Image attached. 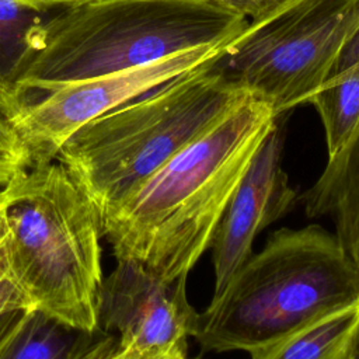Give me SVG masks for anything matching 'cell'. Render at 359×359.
<instances>
[{
	"instance_id": "6da1fadb",
	"label": "cell",
	"mask_w": 359,
	"mask_h": 359,
	"mask_svg": "<svg viewBox=\"0 0 359 359\" xmlns=\"http://www.w3.org/2000/svg\"><path fill=\"white\" fill-rule=\"evenodd\" d=\"M278 118L248 95L102 217L116 261H135L163 280L188 276L210 248L222 216Z\"/></svg>"
},
{
	"instance_id": "52a82bcc",
	"label": "cell",
	"mask_w": 359,
	"mask_h": 359,
	"mask_svg": "<svg viewBox=\"0 0 359 359\" xmlns=\"http://www.w3.org/2000/svg\"><path fill=\"white\" fill-rule=\"evenodd\" d=\"M233 39L195 46L143 66L49 88L6 109L3 116L24 144L29 164L52 161L63 143L83 125L175 77L219 60Z\"/></svg>"
},
{
	"instance_id": "3957f363",
	"label": "cell",
	"mask_w": 359,
	"mask_h": 359,
	"mask_svg": "<svg viewBox=\"0 0 359 359\" xmlns=\"http://www.w3.org/2000/svg\"><path fill=\"white\" fill-rule=\"evenodd\" d=\"M359 303V271L335 233L313 223L272 231L199 313L202 351L252 352Z\"/></svg>"
},
{
	"instance_id": "7c38bea8",
	"label": "cell",
	"mask_w": 359,
	"mask_h": 359,
	"mask_svg": "<svg viewBox=\"0 0 359 359\" xmlns=\"http://www.w3.org/2000/svg\"><path fill=\"white\" fill-rule=\"evenodd\" d=\"M94 332L66 325L32 309L1 351L0 359H77L94 341Z\"/></svg>"
},
{
	"instance_id": "d6986e66",
	"label": "cell",
	"mask_w": 359,
	"mask_h": 359,
	"mask_svg": "<svg viewBox=\"0 0 359 359\" xmlns=\"http://www.w3.org/2000/svg\"><path fill=\"white\" fill-rule=\"evenodd\" d=\"M27 311L28 310H18L0 316V353L17 332Z\"/></svg>"
},
{
	"instance_id": "277c9868",
	"label": "cell",
	"mask_w": 359,
	"mask_h": 359,
	"mask_svg": "<svg viewBox=\"0 0 359 359\" xmlns=\"http://www.w3.org/2000/svg\"><path fill=\"white\" fill-rule=\"evenodd\" d=\"M248 95L212 62L87 122L56 158L102 217Z\"/></svg>"
},
{
	"instance_id": "ba28073f",
	"label": "cell",
	"mask_w": 359,
	"mask_h": 359,
	"mask_svg": "<svg viewBox=\"0 0 359 359\" xmlns=\"http://www.w3.org/2000/svg\"><path fill=\"white\" fill-rule=\"evenodd\" d=\"M187 279L163 280L135 261H116L101 285L98 328L128 349L188 355L199 313L188 300Z\"/></svg>"
},
{
	"instance_id": "e0dca14e",
	"label": "cell",
	"mask_w": 359,
	"mask_h": 359,
	"mask_svg": "<svg viewBox=\"0 0 359 359\" xmlns=\"http://www.w3.org/2000/svg\"><path fill=\"white\" fill-rule=\"evenodd\" d=\"M223 8L243 17L248 22L265 20L290 0H210Z\"/></svg>"
},
{
	"instance_id": "4fadbf2b",
	"label": "cell",
	"mask_w": 359,
	"mask_h": 359,
	"mask_svg": "<svg viewBox=\"0 0 359 359\" xmlns=\"http://www.w3.org/2000/svg\"><path fill=\"white\" fill-rule=\"evenodd\" d=\"M316 202L341 224L359 233V128L311 185Z\"/></svg>"
},
{
	"instance_id": "8992f818",
	"label": "cell",
	"mask_w": 359,
	"mask_h": 359,
	"mask_svg": "<svg viewBox=\"0 0 359 359\" xmlns=\"http://www.w3.org/2000/svg\"><path fill=\"white\" fill-rule=\"evenodd\" d=\"M356 38L359 0H290L248 22L216 66L280 116L310 104Z\"/></svg>"
},
{
	"instance_id": "5b68a950",
	"label": "cell",
	"mask_w": 359,
	"mask_h": 359,
	"mask_svg": "<svg viewBox=\"0 0 359 359\" xmlns=\"http://www.w3.org/2000/svg\"><path fill=\"white\" fill-rule=\"evenodd\" d=\"M14 271L35 309L73 328L98 330L102 223L57 160L29 164L0 188Z\"/></svg>"
},
{
	"instance_id": "7402d4cb",
	"label": "cell",
	"mask_w": 359,
	"mask_h": 359,
	"mask_svg": "<svg viewBox=\"0 0 359 359\" xmlns=\"http://www.w3.org/2000/svg\"><path fill=\"white\" fill-rule=\"evenodd\" d=\"M344 359H359V332L355 337V339L352 341V344H351V346H349Z\"/></svg>"
},
{
	"instance_id": "ffe728a7",
	"label": "cell",
	"mask_w": 359,
	"mask_h": 359,
	"mask_svg": "<svg viewBox=\"0 0 359 359\" xmlns=\"http://www.w3.org/2000/svg\"><path fill=\"white\" fill-rule=\"evenodd\" d=\"M18 1L39 10H60V8L81 6L95 0H18Z\"/></svg>"
},
{
	"instance_id": "44dd1931",
	"label": "cell",
	"mask_w": 359,
	"mask_h": 359,
	"mask_svg": "<svg viewBox=\"0 0 359 359\" xmlns=\"http://www.w3.org/2000/svg\"><path fill=\"white\" fill-rule=\"evenodd\" d=\"M28 167V165H27ZM21 168H25L24 165H20L17 163H13V161H8V160H3L0 158V188H3L11 178L13 175L21 170Z\"/></svg>"
},
{
	"instance_id": "8fae6325",
	"label": "cell",
	"mask_w": 359,
	"mask_h": 359,
	"mask_svg": "<svg viewBox=\"0 0 359 359\" xmlns=\"http://www.w3.org/2000/svg\"><path fill=\"white\" fill-rule=\"evenodd\" d=\"M310 104L323 122L328 158L334 157L359 128V55L330 76Z\"/></svg>"
},
{
	"instance_id": "5bb4252c",
	"label": "cell",
	"mask_w": 359,
	"mask_h": 359,
	"mask_svg": "<svg viewBox=\"0 0 359 359\" xmlns=\"http://www.w3.org/2000/svg\"><path fill=\"white\" fill-rule=\"evenodd\" d=\"M55 10H39L18 0H0V101L11 91L38 27Z\"/></svg>"
},
{
	"instance_id": "9c48e42d",
	"label": "cell",
	"mask_w": 359,
	"mask_h": 359,
	"mask_svg": "<svg viewBox=\"0 0 359 359\" xmlns=\"http://www.w3.org/2000/svg\"><path fill=\"white\" fill-rule=\"evenodd\" d=\"M282 149L283 135L276 123L252 157L222 216L210 244L213 296L251 257L255 237L283 217L297 201L299 195L280 164Z\"/></svg>"
},
{
	"instance_id": "9a60e30c",
	"label": "cell",
	"mask_w": 359,
	"mask_h": 359,
	"mask_svg": "<svg viewBox=\"0 0 359 359\" xmlns=\"http://www.w3.org/2000/svg\"><path fill=\"white\" fill-rule=\"evenodd\" d=\"M32 309H35V304L18 279L11 262L10 231L0 203V316Z\"/></svg>"
},
{
	"instance_id": "ac0fdd59",
	"label": "cell",
	"mask_w": 359,
	"mask_h": 359,
	"mask_svg": "<svg viewBox=\"0 0 359 359\" xmlns=\"http://www.w3.org/2000/svg\"><path fill=\"white\" fill-rule=\"evenodd\" d=\"M0 158L17 163L20 165H29L28 153L20 137L0 112Z\"/></svg>"
},
{
	"instance_id": "30bf717a",
	"label": "cell",
	"mask_w": 359,
	"mask_h": 359,
	"mask_svg": "<svg viewBox=\"0 0 359 359\" xmlns=\"http://www.w3.org/2000/svg\"><path fill=\"white\" fill-rule=\"evenodd\" d=\"M359 332V303L324 314L250 352L251 359H344Z\"/></svg>"
},
{
	"instance_id": "7a4b0ae2",
	"label": "cell",
	"mask_w": 359,
	"mask_h": 359,
	"mask_svg": "<svg viewBox=\"0 0 359 359\" xmlns=\"http://www.w3.org/2000/svg\"><path fill=\"white\" fill-rule=\"evenodd\" d=\"M248 21L210 0H95L55 10L0 112L49 88L238 36Z\"/></svg>"
},
{
	"instance_id": "2e32d148",
	"label": "cell",
	"mask_w": 359,
	"mask_h": 359,
	"mask_svg": "<svg viewBox=\"0 0 359 359\" xmlns=\"http://www.w3.org/2000/svg\"><path fill=\"white\" fill-rule=\"evenodd\" d=\"M77 359H199L188 355H161L128 349L119 345L115 335L102 330L98 331L90 346Z\"/></svg>"
}]
</instances>
